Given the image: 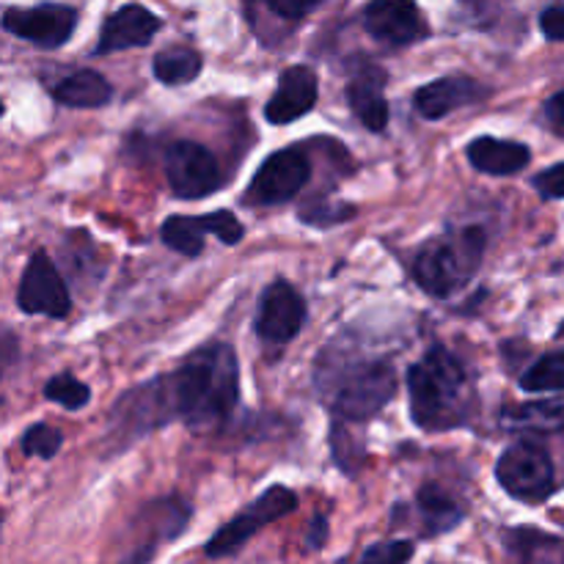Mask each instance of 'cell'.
<instances>
[{"instance_id": "1", "label": "cell", "mask_w": 564, "mask_h": 564, "mask_svg": "<svg viewBox=\"0 0 564 564\" xmlns=\"http://www.w3.org/2000/svg\"><path fill=\"white\" fill-rule=\"evenodd\" d=\"M171 405L196 433L218 430L240 400V364L229 345L202 347L169 378Z\"/></svg>"}, {"instance_id": "2", "label": "cell", "mask_w": 564, "mask_h": 564, "mask_svg": "<svg viewBox=\"0 0 564 564\" xmlns=\"http://www.w3.org/2000/svg\"><path fill=\"white\" fill-rule=\"evenodd\" d=\"M411 419L422 430H449L468 419L474 391L460 358L446 347H433L408 372Z\"/></svg>"}, {"instance_id": "3", "label": "cell", "mask_w": 564, "mask_h": 564, "mask_svg": "<svg viewBox=\"0 0 564 564\" xmlns=\"http://www.w3.org/2000/svg\"><path fill=\"white\" fill-rule=\"evenodd\" d=\"M317 386L328 397L336 419L367 422L383 411L397 391V375L389 361L328 364L317 369Z\"/></svg>"}, {"instance_id": "4", "label": "cell", "mask_w": 564, "mask_h": 564, "mask_svg": "<svg viewBox=\"0 0 564 564\" xmlns=\"http://www.w3.org/2000/svg\"><path fill=\"white\" fill-rule=\"evenodd\" d=\"M482 251V229H466L446 240H433L413 259V279L430 295L449 297L477 273Z\"/></svg>"}, {"instance_id": "5", "label": "cell", "mask_w": 564, "mask_h": 564, "mask_svg": "<svg viewBox=\"0 0 564 564\" xmlns=\"http://www.w3.org/2000/svg\"><path fill=\"white\" fill-rule=\"evenodd\" d=\"M496 479L512 499L538 505L554 494V463L540 441L521 438L499 457Z\"/></svg>"}, {"instance_id": "6", "label": "cell", "mask_w": 564, "mask_h": 564, "mask_svg": "<svg viewBox=\"0 0 564 564\" xmlns=\"http://www.w3.org/2000/svg\"><path fill=\"white\" fill-rule=\"evenodd\" d=\"M295 507H297V496L292 494L290 488H284V485H273V488L264 490L251 507H246L240 516L231 518L226 527H220L218 532H215V538L207 543L204 554H207L209 560H224V556L237 554V551H240L242 545L259 532V529L279 521V518L290 516Z\"/></svg>"}, {"instance_id": "7", "label": "cell", "mask_w": 564, "mask_h": 564, "mask_svg": "<svg viewBox=\"0 0 564 564\" xmlns=\"http://www.w3.org/2000/svg\"><path fill=\"white\" fill-rule=\"evenodd\" d=\"M165 176L180 198H207L220 187L215 154L196 141H176L165 152Z\"/></svg>"}, {"instance_id": "8", "label": "cell", "mask_w": 564, "mask_h": 564, "mask_svg": "<svg viewBox=\"0 0 564 564\" xmlns=\"http://www.w3.org/2000/svg\"><path fill=\"white\" fill-rule=\"evenodd\" d=\"M17 303L25 314H42L50 319H64L69 314V290H66L53 259L44 251L33 253L31 262H28L20 290H17Z\"/></svg>"}, {"instance_id": "9", "label": "cell", "mask_w": 564, "mask_h": 564, "mask_svg": "<svg viewBox=\"0 0 564 564\" xmlns=\"http://www.w3.org/2000/svg\"><path fill=\"white\" fill-rule=\"evenodd\" d=\"M308 176H312V163H308L306 154L295 147L281 149L259 165L248 193H251V202L273 207V204L295 198L306 187Z\"/></svg>"}, {"instance_id": "10", "label": "cell", "mask_w": 564, "mask_h": 564, "mask_svg": "<svg viewBox=\"0 0 564 564\" xmlns=\"http://www.w3.org/2000/svg\"><path fill=\"white\" fill-rule=\"evenodd\" d=\"M306 323V303L290 281H273L262 292L257 312V334L268 345H286Z\"/></svg>"}, {"instance_id": "11", "label": "cell", "mask_w": 564, "mask_h": 564, "mask_svg": "<svg viewBox=\"0 0 564 564\" xmlns=\"http://www.w3.org/2000/svg\"><path fill=\"white\" fill-rule=\"evenodd\" d=\"M77 25V11L61 3L33 6V9H9L3 14V28L17 39L39 44V47H61L69 42Z\"/></svg>"}, {"instance_id": "12", "label": "cell", "mask_w": 564, "mask_h": 564, "mask_svg": "<svg viewBox=\"0 0 564 564\" xmlns=\"http://www.w3.org/2000/svg\"><path fill=\"white\" fill-rule=\"evenodd\" d=\"M364 25L378 42L413 44L427 33L424 17L413 0H369L364 9Z\"/></svg>"}, {"instance_id": "13", "label": "cell", "mask_w": 564, "mask_h": 564, "mask_svg": "<svg viewBox=\"0 0 564 564\" xmlns=\"http://www.w3.org/2000/svg\"><path fill=\"white\" fill-rule=\"evenodd\" d=\"M317 102V75L308 66H290L281 72L279 88L264 108L270 124H292Z\"/></svg>"}, {"instance_id": "14", "label": "cell", "mask_w": 564, "mask_h": 564, "mask_svg": "<svg viewBox=\"0 0 564 564\" xmlns=\"http://www.w3.org/2000/svg\"><path fill=\"white\" fill-rule=\"evenodd\" d=\"M160 31V20L143 6H121L119 11L105 20L102 31H99L97 53H119V50L143 47L154 39Z\"/></svg>"}, {"instance_id": "15", "label": "cell", "mask_w": 564, "mask_h": 564, "mask_svg": "<svg viewBox=\"0 0 564 564\" xmlns=\"http://www.w3.org/2000/svg\"><path fill=\"white\" fill-rule=\"evenodd\" d=\"M347 99L356 119L369 132H383L389 124V99H386V75L378 66H364L350 77Z\"/></svg>"}, {"instance_id": "16", "label": "cell", "mask_w": 564, "mask_h": 564, "mask_svg": "<svg viewBox=\"0 0 564 564\" xmlns=\"http://www.w3.org/2000/svg\"><path fill=\"white\" fill-rule=\"evenodd\" d=\"M485 97V88L471 77H441V80L427 83V86L416 88L413 94V105L424 119L435 121L449 116L452 110L471 105Z\"/></svg>"}, {"instance_id": "17", "label": "cell", "mask_w": 564, "mask_h": 564, "mask_svg": "<svg viewBox=\"0 0 564 564\" xmlns=\"http://www.w3.org/2000/svg\"><path fill=\"white\" fill-rule=\"evenodd\" d=\"M149 529L147 538L124 556L121 564H149L158 554V549L169 540L180 538L182 529L187 527V518H191V507L182 505L180 499L160 501V505L149 507Z\"/></svg>"}, {"instance_id": "18", "label": "cell", "mask_w": 564, "mask_h": 564, "mask_svg": "<svg viewBox=\"0 0 564 564\" xmlns=\"http://www.w3.org/2000/svg\"><path fill=\"white\" fill-rule=\"evenodd\" d=\"M468 154V163L474 165L477 171L490 176H510L518 174L529 165L532 160V152L529 147L516 141H501V138H477V141L468 143L466 149Z\"/></svg>"}, {"instance_id": "19", "label": "cell", "mask_w": 564, "mask_h": 564, "mask_svg": "<svg viewBox=\"0 0 564 564\" xmlns=\"http://www.w3.org/2000/svg\"><path fill=\"white\" fill-rule=\"evenodd\" d=\"M53 94L66 108H102L113 97V86L99 72L80 69L66 75Z\"/></svg>"}, {"instance_id": "20", "label": "cell", "mask_w": 564, "mask_h": 564, "mask_svg": "<svg viewBox=\"0 0 564 564\" xmlns=\"http://www.w3.org/2000/svg\"><path fill=\"white\" fill-rule=\"evenodd\" d=\"M419 516H422L424 532L433 538V534H446L463 521V507L457 505V499H452L441 485H424L416 496Z\"/></svg>"}, {"instance_id": "21", "label": "cell", "mask_w": 564, "mask_h": 564, "mask_svg": "<svg viewBox=\"0 0 564 564\" xmlns=\"http://www.w3.org/2000/svg\"><path fill=\"white\" fill-rule=\"evenodd\" d=\"M505 424L529 435L560 433V430H564V405L562 402H534V405H521L516 408V411L507 413Z\"/></svg>"}, {"instance_id": "22", "label": "cell", "mask_w": 564, "mask_h": 564, "mask_svg": "<svg viewBox=\"0 0 564 564\" xmlns=\"http://www.w3.org/2000/svg\"><path fill=\"white\" fill-rule=\"evenodd\" d=\"M152 72L165 86H182V83H191L193 77H198V72H202V55L191 47L163 50V53L154 55Z\"/></svg>"}, {"instance_id": "23", "label": "cell", "mask_w": 564, "mask_h": 564, "mask_svg": "<svg viewBox=\"0 0 564 564\" xmlns=\"http://www.w3.org/2000/svg\"><path fill=\"white\" fill-rule=\"evenodd\" d=\"M160 237H163L165 246L171 251L182 253L187 259H196L198 253L204 251V237H207V229H204L202 215L198 218H187V215H171L169 220L160 229Z\"/></svg>"}, {"instance_id": "24", "label": "cell", "mask_w": 564, "mask_h": 564, "mask_svg": "<svg viewBox=\"0 0 564 564\" xmlns=\"http://www.w3.org/2000/svg\"><path fill=\"white\" fill-rule=\"evenodd\" d=\"M516 545L521 564H564V540L540 532H518Z\"/></svg>"}, {"instance_id": "25", "label": "cell", "mask_w": 564, "mask_h": 564, "mask_svg": "<svg viewBox=\"0 0 564 564\" xmlns=\"http://www.w3.org/2000/svg\"><path fill=\"white\" fill-rule=\"evenodd\" d=\"M523 391H564V350L549 352L523 372Z\"/></svg>"}, {"instance_id": "26", "label": "cell", "mask_w": 564, "mask_h": 564, "mask_svg": "<svg viewBox=\"0 0 564 564\" xmlns=\"http://www.w3.org/2000/svg\"><path fill=\"white\" fill-rule=\"evenodd\" d=\"M44 397L55 405L66 408V411H80V408L88 405L91 400V391H88L86 383H80L72 375H55L47 386H44Z\"/></svg>"}, {"instance_id": "27", "label": "cell", "mask_w": 564, "mask_h": 564, "mask_svg": "<svg viewBox=\"0 0 564 564\" xmlns=\"http://www.w3.org/2000/svg\"><path fill=\"white\" fill-rule=\"evenodd\" d=\"M61 444H64V435L55 427H50V424H33L22 435V452L31 457H42V460L58 455Z\"/></svg>"}, {"instance_id": "28", "label": "cell", "mask_w": 564, "mask_h": 564, "mask_svg": "<svg viewBox=\"0 0 564 564\" xmlns=\"http://www.w3.org/2000/svg\"><path fill=\"white\" fill-rule=\"evenodd\" d=\"M416 545L411 540H386V543H375L364 551L358 564H408L413 560Z\"/></svg>"}, {"instance_id": "29", "label": "cell", "mask_w": 564, "mask_h": 564, "mask_svg": "<svg viewBox=\"0 0 564 564\" xmlns=\"http://www.w3.org/2000/svg\"><path fill=\"white\" fill-rule=\"evenodd\" d=\"M204 220V229H207V235H215L218 237L224 246H237V242L242 240V235H246V226L237 220V215H231L229 209H218V213H207L202 215Z\"/></svg>"}, {"instance_id": "30", "label": "cell", "mask_w": 564, "mask_h": 564, "mask_svg": "<svg viewBox=\"0 0 564 564\" xmlns=\"http://www.w3.org/2000/svg\"><path fill=\"white\" fill-rule=\"evenodd\" d=\"M532 185L538 187V193L543 198H564V163L545 169L543 174L534 176Z\"/></svg>"}, {"instance_id": "31", "label": "cell", "mask_w": 564, "mask_h": 564, "mask_svg": "<svg viewBox=\"0 0 564 564\" xmlns=\"http://www.w3.org/2000/svg\"><path fill=\"white\" fill-rule=\"evenodd\" d=\"M319 0H264L270 11H275L279 17H286V20H301L308 11L317 6Z\"/></svg>"}, {"instance_id": "32", "label": "cell", "mask_w": 564, "mask_h": 564, "mask_svg": "<svg viewBox=\"0 0 564 564\" xmlns=\"http://www.w3.org/2000/svg\"><path fill=\"white\" fill-rule=\"evenodd\" d=\"M540 28L549 39L554 42H564V6H551V9L543 11L540 17Z\"/></svg>"}, {"instance_id": "33", "label": "cell", "mask_w": 564, "mask_h": 564, "mask_svg": "<svg viewBox=\"0 0 564 564\" xmlns=\"http://www.w3.org/2000/svg\"><path fill=\"white\" fill-rule=\"evenodd\" d=\"M325 540H328V521H325L323 516H317L312 523H308V534H306L308 551L323 549Z\"/></svg>"}, {"instance_id": "34", "label": "cell", "mask_w": 564, "mask_h": 564, "mask_svg": "<svg viewBox=\"0 0 564 564\" xmlns=\"http://www.w3.org/2000/svg\"><path fill=\"white\" fill-rule=\"evenodd\" d=\"M545 116H549V119L554 121V124L564 127V91L554 94V97H551L549 102H545Z\"/></svg>"}, {"instance_id": "35", "label": "cell", "mask_w": 564, "mask_h": 564, "mask_svg": "<svg viewBox=\"0 0 564 564\" xmlns=\"http://www.w3.org/2000/svg\"><path fill=\"white\" fill-rule=\"evenodd\" d=\"M0 116H3V102H0Z\"/></svg>"}]
</instances>
